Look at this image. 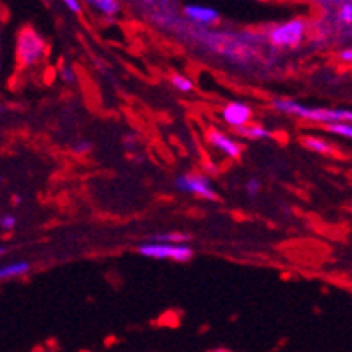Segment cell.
I'll return each mask as SVG.
<instances>
[{
    "label": "cell",
    "instance_id": "obj_23",
    "mask_svg": "<svg viewBox=\"0 0 352 352\" xmlns=\"http://www.w3.org/2000/svg\"><path fill=\"white\" fill-rule=\"evenodd\" d=\"M338 58H340V62H344V64H352V46L340 50V52H338Z\"/></svg>",
    "mask_w": 352,
    "mask_h": 352
},
{
    "label": "cell",
    "instance_id": "obj_25",
    "mask_svg": "<svg viewBox=\"0 0 352 352\" xmlns=\"http://www.w3.org/2000/svg\"><path fill=\"white\" fill-rule=\"evenodd\" d=\"M0 69H2V37H0Z\"/></svg>",
    "mask_w": 352,
    "mask_h": 352
},
{
    "label": "cell",
    "instance_id": "obj_18",
    "mask_svg": "<svg viewBox=\"0 0 352 352\" xmlns=\"http://www.w3.org/2000/svg\"><path fill=\"white\" fill-rule=\"evenodd\" d=\"M60 78L65 81V83L72 85V83H76L78 74H76V71H74V67H71V65H62Z\"/></svg>",
    "mask_w": 352,
    "mask_h": 352
},
{
    "label": "cell",
    "instance_id": "obj_20",
    "mask_svg": "<svg viewBox=\"0 0 352 352\" xmlns=\"http://www.w3.org/2000/svg\"><path fill=\"white\" fill-rule=\"evenodd\" d=\"M60 2L72 14H81L83 12V0H60Z\"/></svg>",
    "mask_w": 352,
    "mask_h": 352
},
{
    "label": "cell",
    "instance_id": "obj_26",
    "mask_svg": "<svg viewBox=\"0 0 352 352\" xmlns=\"http://www.w3.org/2000/svg\"><path fill=\"white\" fill-rule=\"evenodd\" d=\"M210 352H229V351H226V349H215V351H210Z\"/></svg>",
    "mask_w": 352,
    "mask_h": 352
},
{
    "label": "cell",
    "instance_id": "obj_11",
    "mask_svg": "<svg viewBox=\"0 0 352 352\" xmlns=\"http://www.w3.org/2000/svg\"><path fill=\"white\" fill-rule=\"evenodd\" d=\"M30 263L25 259L11 261V263L0 264V280H11V278H20L30 272Z\"/></svg>",
    "mask_w": 352,
    "mask_h": 352
},
{
    "label": "cell",
    "instance_id": "obj_16",
    "mask_svg": "<svg viewBox=\"0 0 352 352\" xmlns=\"http://www.w3.org/2000/svg\"><path fill=\"white\" fill-rule=\"evenodd\" d=\"M326 131L331 132V134H335V136L352 140V124L351 122H335V124L326 125Z\"/></svg>",
    "mask_w": 352,
    "mask_h": 352
},
{
    "label": "cell",
    "instance_id": "obj_17",
    "mask_svg": "<svg viewBox=\"0 0 352 352\" xmlns=\"http://www.w3.org/2000/svg\"><path fill=\"white\" fill-rule=\"evenodd\" d=\"M94 143L90 140H80L72 144V152L78 153V155H87V153L92 152Z\"/></svg>",
    "mask_w": 352,
    "mask_h": 352
},
{
    "label": "cell",
    "instance_id": "obj_4",
    "mask_svg": "<svg viewBox=\"0 0 352 352\" xmlns=\"http://www.w3.org/2000/svg\"><path fill=\"white\" fill-rule=\"evenodd\" d=\"M138 254L148 259H168L187 263L194 257V248L188 243H166V241H146L138 247Z\"/></svg>",
    "mask_w": 352,
    "mask_h": 352
},
{
    "label": "cell",
    "instance_id": "obj_13",
    "mask_svg": "<svg viewBox=\"0 0 352 352\" xmlns=\"http://www.w3.org/2000/svg\"><path fill=\"white\" fill-rule=\"evenodd\" d=\"M301 144H303L305 148L310 150L314 153H319V155H329L333 153V146L322 138L317 136H305L301 138Z\"/></svg>",
    "mask_w": 352,
    "mask_h": 352
},
{
    "label": "cell",
    "instance_id": "obj_10",
    "mask_svg": "<svg viewBox=\"0 0 352 352\" xmlns=\"http://www.w3.org/2000/svg\"><path fill=\"white\" fill-rule=\"evenodd\" d=\"M83 4L104 18H115L122 12L118 0H83Z\"/></svg>",
    "mask_w": 352,
    "mask_h": 352
},
{
    "label": "cell",
    "instance_id": "obj_22",
    "mask_svg": "<svg viewBox=\"0 0 352 352\" xmlns=\"http://www.w3.org/2000/svg\"><path fill=\"white\" fill-rule=\"evenodd\" d=\"M347 0H317V4H319V8H322L324 11H331V9L338 8V6L345 4Z\"/></svg>",
    "mask_w": 352,
    "mask_h": 352
},
{
    "label": "cell",
    "instance_id": "obj_3",
    "mask_svg": "<svg viewBox=\"0 0 352 352\" xmlns=\"http://www.w3.org/2000/svg\"><path fill=\"white\" fill-rule=\"evenodd\" d=\"M46 53H48V44L36 28H21L16 36V44H14L16 64L21 69L37 67L44 60Z\"/></svg>",
    "mask_w": 352,
    "mask_h": 352
},
{
    "label": "cell",
    "instance_id": "obj_28",
    "mask_svg": "<svg viewBox=\"0 0 352 352\" xmlns=\"http://www.w3.org/2000/svg\"><path fill=\"white\" fill-rule=\"evenodd\" d=\"M0 222H2V215H0Z\"/></svg>",
    "mask_w": 352,
    "mask_h": 352
},
{
    "label": "cell",
    "instance_id": "obj_7",
    "mask_svg": "<svg viewBox=\"0 0 352 352\" xmlns=\"http://www.w3.org/2000/svg\"><path fill=\"white\" fill-rule=\"evenodd\" d=\"M206 140H208L210 146L215 148L217 152H220L224 157L232 160H238L243 153V144L238 141V138L229 136L224 131H219V129H212L206 134Z\"/></svg>",
    "mask_w": 352,
    "mask_h": 352
},
{
    "label": "cell",
    "instance_id": "obj_19",
    "mask_svg": "<svg viewBox=\"0 0 352 352\" xmlns=\"http://www.w3.org/2000/svg\"><path fill=\"white\" fill-rule=\"evenodd\" d=\"M261 187H263V185H261L259 178H250V180L245 184V190H247V194L250 197H256L257 194L261 192Z\"/></svg>",
    "mask_w": 352,
    "mask_h": 352
},
{
    "label": "cell",
    "instance_id": "obj_5",
    "mask_svg": "<svg viewBox=\"0 0 352 352\" xmlns=\"http://www.w3.org/2000/svg\"><path fill=\"white\" fill-rule=\"evenodd\" d=\"M175 187L178 192L192 194V196L201 197V199H219V192H217L212 178L206 175H199V173H185V175H180L175 180Z\"/></svg>",
    "mask_w": 352,
    "mask_h": 352
},
{
    "label": "cell",
    "instance_id": "obj_2",
    "mask_svg": "<svg viewBox=\"0 0 352 352\" xmlns=\"http://www.w3.org/2000/svg\"><path fill=\"white\" fill-rule=\"evenodd\" d=\"M308 34V20L303 16H294L289 20L278 21L268 27L266 39L273 48L294 50L300 48Z\"/></svg>",
    "mask_w": 352,
    "mask_h": 352
},
{
    "label": "cell",
    "instance_id": "obj_1",
    "mask_svg": "<svg viewBox=\"0 0 352 352\" xmlns=\"http://www.w3.org/2000/svg\"><path fill=\"white\" fill-rule=\"evenodd\" d=\"M273 109L282 115L296 116L300 120L314 122V124L329 125L335 122H351L352 124V109L316 108V106H307L294 99H282V97L273 100Z\"/></svg>",
    "mask_w": 352,
    "mask_h": 352
},
{
    "label": "cell",
    "instance_id": "obj_15",
    "mask_svg": "<svg viewBox=\"0 0 352 352\" xmlns=\"http://www.w3.org/2000/svg\"><path fill=\"white\" fill-rule=\"evenodd\" d=\"M150 240L153 241H166V243H188L190 241V234H185V232H160L155 234Z\"/></svg>",
    "mask_w": 352,
    "mask_h": 352
},
{
    "label": "cell",
    "instance_id": "obj_6",
    "mask_svg": "<svg viewBox=\"0 0 352 352\" xmlns=\"http://www.w3.org/2000/svg\"><path fill=\"white\" fill-rule=\"evenodd\" d=\"M326 20L329 32L340 36L342 39H352V0L326 11Z\"/></svg>",
    "mask_w": 352,
    "mask_h": 352
},
{
    "label": "cell",
    "instance_id": "obj_24",
    "mask_svg": "<svg viewBox=\"0 0 352 352\" xmlns=\"http://www.w3.org/2000/svg\"><path fill=\"white\" fill-rule=\"evenodd\" d=\"M6 254H8V247H4V245H0V257H4Z\"/></svg>",
    "mask_w": 352,
    "mask_h": 352
},
{
    "label": "cell",
    "instance_id": "obj_12",
    "mask_svg": "<svg viewBox=\"0 0 352 352\" xmlns=\"http://www.w3.org/2000/svg\"><path fill=\"white\" fill-rule=\"evenodd\" d=\"M236 136L240 138H247V140L252 141H261V140H272L275 136V132L270 131L268 127H264V125H257V124H248L245 127L236 129Z\"/></svg>",
    "mask_w": 352,
    "mask_h": 352
},
{
    "label": "cell",
    "instance_id": "obj_9",
    "mask_svg": "<svg viewBox=\"0 0 352 352\" xmlns=\"http://www.w3.org/2000/svg\"><path fill=\"white\" fill-rule=\"evenodd\" d=\"M182 12L187 18V21L203 28L213 27L220 21V12L215 8L206 4H187Z\"/></svg>",
    "mask_w": 352,
    "mask_h": 352
},
{
    "label": "cell",
    "instance_id": "obj_14",
    "mask_svg": "<svg viewBox=\"0 0 352 352\" xmlns=\"http://www.w3.org/2000/svg\"><path fill=\"white\" fill-rule=\"evenodd\" d=\"M171 85L175 90H178L180 94H192L194 88H196V85H194V81L190 80L188 76H185V74H173L171 76Z\"/></svg>",
    "mask_w": 352,
    "mask_h": 352
},
{
    "label": "cell",
    "instance_id": "obj_21",
    "mask_svg": "<svg viewBox=\"0 0 352 352\" xmlns=\"http://www.w3.org/2000/svg\"><path fill=\"white\" fill-rule=\"evenodd\" d=\"M16 217L14 215H2V222H0V229L2 231H12L16 228Z\"/></svg>",
    "mask_w": 352,
    "mask_h": 352
},
{
    "label": "cell",
    "instance_id": "obj_8",
    "mask_svg": "<svg viewBox=\"0 0 352 352\" xmlns=\"http://www.w3.org/2000/svg\"><path fill=\"white\" fill-rule=\"evenodd\" d=\"M252 106H248L247 102H241V100H232L228 102L224 108L220 109V118L226 125H229L231 129H240L245 125L252 124Z\"/></svg>",
    "mask_w": 352,
    "mask_h": 352
},
{
    "label": "cell",
    "instance_id": "obj_27",
    "mask_svg": "<svg viewBox=\"0 0 352 352\" xmlns=\"http://www.w3.org/2000/svg\"><path fill=\"white\" fill-rule=\"evenodd\" d=\"M4 111H6V108L2 104H0V115H2V113H4Z\"/></svg>",
    "mask_w": 352,
    "mask_h": 352
}]
</instances>
